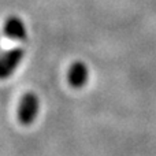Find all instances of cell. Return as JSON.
<instances>
[{"instance_id": "3", "label": "cell", "mask_w": 156, "mask_h": 156, "mask_svg": "<svg viewBox=\"0 0 156 156\" xmlns=\"http://www.w3.org/2000/svg\"><path fill=\"white\" fill-rule=\"evenodd\" d=\"M7 30H8V33H12L14 36H22L23 34V29H22V26H21V23H19L16 19H12V21H10L8 22V26H7Z\"/></svg>"}, {"instance_id": "1", "label": "cell", "mask_w": 156, "mask_h": 156, "mask_svg": "<svg viewBox=\"0 0 156 156\" xmlns=\"http://www.w3.org/2000/svg\"><path fill=\"white\" fill-rule=\"evenodd\" d=\"M37 111V100L34 96L29 94L25 97L23 104H22V111H21V118L25 123H29L30 121H33Z\"/></svg>"}, {"instance_id": "2", "label": "cell", "mask_w": 156, "mask_h": 156, "mask_svg": "<svg viewBox=\"0 0 156 156\" xmlns=\"http://www.w3.org/2000/svg\"><path fill=\"white\" fill-rule=\"evenodd\" d=\"M86 77H88V71L82 63H76L70 70V83L76 88H80L85 83Z\"/></svg>"}]
</instances>
